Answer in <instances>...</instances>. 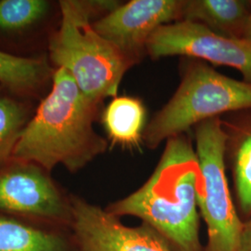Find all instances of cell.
Returning <instances> with one entry per match:
<instances>
[{
    "instance_id": "7",
    "label": "cell",
    "mask_w": 251,
    "mask_h": 251,
    "mask_svg": "<svg viewBox=\"0 0 251 251\" xmlns=\"http://www.w3.org/2000/svg\"><path fill=\"white\" fill-rule=\"evenodd\" d=\"M153 60L181 56L229 66L251 84V41L220 36L195 23L179 21L160 27L147 44Z\"/></svg>"
},
{
    "instance_id": "9",
    "label": "cell",
    "mask_w": 251,
    "mask_h": 251,
    "mask_svg": "<svg viewBox=\"0 0 251 251\" xmlns=\"http://www.w3.org/2000/svg\"><path fill=\"white\" fill-rule=\"evenodd\" d=\"M72 231L79 251H174L152 227H130L106 209L73 196Z\"/></svg>"
},
{
    "instance_id": "13",
    "label": "cell",
    "mask_w": 251,
    "mask_h": 251,
    "mask_svg": "<svg viewBox=\"0 0 251 251\" xmlns=\"http://www.w3.org/2000/svg\"><path fill=\"white\" fill-rule=\"evenodd\" d=\"M100 122L113 145L124 149L138 148L146 126V108L142 100L117 96L100 113Z\"/></svg>"
},
{
    "instance_id": "3",
    "label": "cell",
    "mask_w": 251,
    "mask_h": 251,
    "mask_svg": "<svg viewBox=\"0 0 251 251\" xmlns=\"http://www.w3.org/2000/svg\"><path fill=\"white\" fill-rule=\"evenodd\" d=\"M60 25L49 40V59L69 73L82 93L102 103L117 97L126 73L135 63L94 29L92 19L103 17L107 0H61Z\"/></svg>"
},
{
    "instance_id": "14",
    "label": "cell",
    "mask_w": 251,
    "mask_h": 251,
    "mask_svg": "<svg viewBox=\"0 0 251 251\" xmlns=\"http://www.w3.org/2000/svg\"><path fill=\"white\" fill-rule=\"evenodd\" d=\"M53 72L46 57H22L0 50V86L21 98L38 96L51 84Z\"/></svg>"
},
{
    "instance_id": "11",
    "label": "cell",
    "mask_w": 251,
    "mask_h": 251,
    "mask_svg": "<svg viewBox=\"0 0 251 251\" xmlns=\"http://www.w3.org/2000/svg\"><path fill=\"white\" fill-rule=\"evenodd\" d=\"M241 117L222 118L226 134L225 155L232 165L236 200L243 216L251 217V109Z\"/></svg>"
},
{
    "instance_id": "15",
    "label": "cell",
    "mask_w": 251,
    "mask_h": 251,
    "mask_svg": "<svg viewBox=\"0 0 251 251\" xmlns=\"http://www.w3.org/2000/svg\"><path fill=\"white\" fill-rule=\"evenodd\" d=\"M32 117L26 99L0 91V163L12 157L19 138Z\"/></svg>"
},
{
    "instance_id": "4",
    "label": "cell",
    "mask_w": 251,
    "mask_h": 251,
    "mask_svg": "<svg viewBox=\"0 0 251 251\" xmlns=\"http://www.w3.org/2000/svg\"><path fill=\"white\" fill-rule=\"evenodd\" d=\"M180 71L174 95L145 126L143 144L149 149L206 120L251 109L250 83L226 76L194 58L183 57Z\"/></svg>"
},
{
    "instance_id": "1",
    "label": "cell",
    "mask_w": 251,
    "mask_h": 251,
    "mask_svg": "<svg viewBox=\"0 0 251 251\" xmlns=\"http://www.w3.org/2000/svg\"><path fill=\"white\" fill-rule=\"evenodd\" d=\"M201 171L186 133L166 142L151 177L141 188L105 208L118 218L133 216L152 227L174 251H205L199 239Z\"/></svg>"
},
{
    "instance_id": "16",
    "label": "cell",
    "mask_w": 251,
    "mask_h": 251,
    "mask_svg": "<svg viewBox=\"0 0 251 251\" xmlns=\"http://www.w3.org/2000/svg\"><path fill=\"white\" fill-rule=\"evenodd\" d=\"M50 2L46 0H0V34H21L47 18Z\"/></svg>"
},
{
    "instance_id": "17",
    "label": "cell",
    "mask_w": 251,
    "mask_h": 251,
    "mask_svg": "<svg viewBox=\"0 0 251 251\" xmlns=\"http://www.w3.org/2000/svg\"><path fill=\"white\" fill-rule=\"evenodd\" d=\"M237 251H251V217L243 225Z\"/></svg>"
},
{
    "instance_id": "8",
    "label": "cell",
    "mask_w": 251,
    "mask_h": 251,
    "mask_svg": "<svg viewBox=\"0 0 251 251\" xmlns=\"http://www.w3.org/2000/svg\"><path fill=\"white\" fill-rule=\"evenodd\" d=\"M183 4L184 0H131L95 20L93 27L137 64L160 27L181 21Z\"/></svg>"
},
{
    "instance_id": "12",
    "label": "cell",
    "mask_w": 251,
    "mask_h": 251,
    "mask_svg": "<svg viewBox=\"0 0 251 251\" xmlns=\"http://www.w3.org/2000/svg\"><path fill=\"white\" fill-rule=\"evenodd\" d=\"M251 2L244 0H184L181 21L195 23L220 36L243 38Z\"/></svg>"
},
{
    "instance_id": "5",
    "label": "cell",
    "mask_w": 251,
    "mask_h": 251,
    "mask_svg": "<svg viewBox=\"0 0 251 251\" xmlns=\"http://www.w3.org/2000/svg\"><path fill=\"white\" fill-rule=\"evenodd\" d=\"M195 140L201 171L198 209L207 229L205 251H237L244 223L233 205L226 176L222 117L196 126Z\"/></svg>"
},
{
    "instance_id": "10",
    "label": "cell",
    "mask_w": 251,
    "mask_h": 251,
    "mask_svg": "<svg viewBox=\"0 0 251 251\" xmlns=\"http://www.w3.org/2000/svg\"><path fill=\"white\" fill-rule=\"evenodd\" d=\"M0 251H79L72 228L0 213Z\"/></svg>"
},
{
    "instance_id": "6",
    "label": "cell",
    "mask_w": 251,
    "mask_h": 251,
    "mask_svg": "<svg viewBox=\"0 0 251 251\" xmlns=\"http://www.w3.org/2000/svg\"><path fill=\"white\" fill-rule=\"evenodd\" d=\"M0 213L72 228V198L51 172L11 157L0 163Z\"/></svg>"
},
{
    "instance_id": "2",
    "label": "cell",
    "mask_w": 251,
    "mask_h": 251,
    "mask_svg": "<svg viewBox=\"0 0 251 251\" xmlns=\"http://www.w3.org/2000/svg\"><path fill=\"white\" fill-rule=\"evenodd\" d=\"M100 105L82 93L69 73L56 68L51 89L24 128L12 157L50 172L58 165L71 173L81 171L107 150V140L94 129Z\"/></svg>"
},
{
    "instance_id": "18",
    "label": "cell",
    "mask_w": 251,
    "mask_h": 251,
    "mask_svg": "<svg viewBox=\"0 0 251 251\" xmlns=\"http://www.w3.org/2000/svg\"><path fill=\"white\" fill-rule=\"evenodd\" d=\"M243 38L251 41V13H250V15H249L248 21H247L246 26H245L244 34H243Z\"/></svg>"
}]
</instances>
